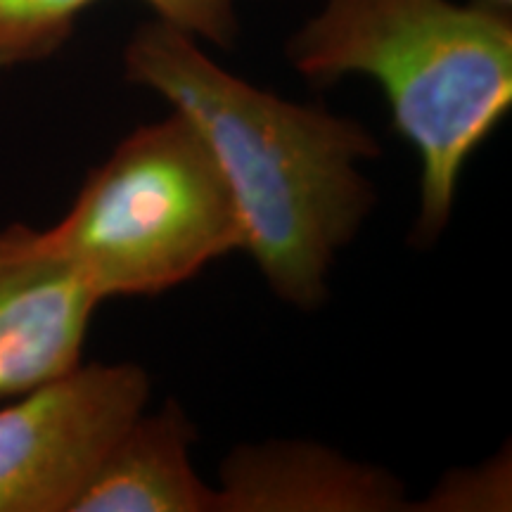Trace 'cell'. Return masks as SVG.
Returning a JSON list of instances; mask_svg holds the SVG:
<instances>
[{
    "label": "cell",
    "mask_w": 512,
    "mask_h": 512,
    "mask_svg": "<svg viewBox=\"0 0 512 512\" xmlns=\"http://www.w3.org/2000/svg\"><path fill=\"white\" fill-rule=\"evenodd\" d=\"M124 74L185 114L226 178L242 249L278 299L313 311L328 275L373 211L363 164L380 140L361 121L302 105L226 72L185 31L155 19L124 50Z\"/></svg>",
    "instance_id": "cell-1"
},
{
    "label": "cell",
    "mask_w": 512,
    "mask_h": 512,
    "mask_svg": "<svg viewBox=\"0 0 512 512\" xmlns=\"http://www.w3.org/2000/svg\"><path fill=\"white\" fill-rule=\"evenodd\" d=\"M197 432L181 403L140 413L105 453L72 512H216L192 467Z\"/></svg>",
    "instance_id": "cell-7"
},
{
    "label": "cell",
    "mask_w": 512,
    "mask_h": 512,
    "mask_svg": "<svg viewBox=\"0 0 512 512\" xmlns=\"http://www.w3.org/2000/svg\"><path fill=\"white\" fill-rule=\"evenodd\" d=\"M95 0H0V69L48 55Z\"/></svg>",
    "instance_id": "cell-8"
},
{
    "label": "cell",
    "mask_w": 512,
    "mask_h": 512,
    "mask_svg": "<svg viewBox=\"0 0 512 512\" xmlns=\"http://www.w3.org/2000/svg\"><path fill=\"white\" fill-rule=\"evenodd\" d=\"M477 3L491 5V8H496V10H505V12H510V10H512V0H477Z\"/></svg>",
    "instance_id": "cell-11"
},
{
    "label": "cell",
    "mask_w": 512,
    "mask_h": 512,
    "mask_svg": "<svg viewBox=\"0 0 512 512\" xmlns=\"http://www.w3.org/2000/svg\"><path fill=\"white\" fill-rule=\"evenodd\" d=\"M46 233L102 302L157 297L242 249L219 162L176 110L128 133Z\"/></svg>",
    "instance_id": "cell-3"
},
{
    "label": "cell",
    "mask_w": 512,
    "mask_h": 512,
    "mask_svg": "<svg viewBox=\"0 0 512 512\" xmlns=\"http://www.w3.org/2000/svg\"><path fill=\"white\" fill-rule=\"evenodd\" d=\"M510 448L477 467L446 472L425 501L411 510L422 512H501L510 510Z\"/></svg>",
    "instance_id": "cell-9"
},
{
    "label": "cell",
    "mask_w": 512,
    "mask_h": 512,
    "mask_svg": "<svg viewBox=\"0 0 512 512\" xmlns=\"http://www.w3.org/2000/svg\"><path fill=\"white\" fill-rule=\"evenodd\" d=\"M100 302L46 230H0V401L79 366Z\"/></svg>",
    "instance_id": "cell-5"
},
{
    "label": "cell",
    "mask_w": 512,
    "mask_h": 512,
    "mask_svg": "<svg viewBox=\"0 0 512 512\" xmlns=\"http://www.w3.org/2000/svg\"><path fill=\"white\" fill-rule=\"evenodd\" d=\"M408 489L387 467L302 439L240 444L223 458L216 512H406Z\"/></svg>",
    "instance_id": "cell-6"
},
{
    "label": "cell",
    "mask_w": 512,
    "mask_h": 512,
    "mask_svg": "<svg viewBox=\"0 0 512 512\" xmlns=\"http://www.w3.org/2000/svg\"><path fill=\"white\" fill-rule=\"evenodd\" d=\"M313 86L368 76L394 128L420 157L415 235L430 245L451 221L467 159L512 107V17L451 0H325L287 43Z\"/></svg>",
    "instance_id": "cell-2"
},
{
    "label": "cell",
    "mask_w": 512,
    "mask_h": 512,
    "mask_svg": "<svg viewBox=\"0 0 512 512\" xmlns=\"http://www.w3.org/2000/svg\"><path fill=\"white\" fill-rule=\"evenodd\" d=\"M147 401L136 363H79L15 396L0 408V512H72Z\"/></svg>",
    "instance_id": "cell-4"
},
{
    "label": "cell",
    "mask_w": 512,
    "mask_h": 512,
    "mask_svg": "<svg viewBox=\"0 0 512 512\" xmlns=\"http://www.w3.org/2000/svg\"><path fill=\"white\" fill-rule=\"evenodd\" d=\"M157 19L185 31L195 41L211 43L223 50L235 46L240 34L238 0H145Z\"/></svg>",
    "instance_id": "cell-10"
}]
</instances>
